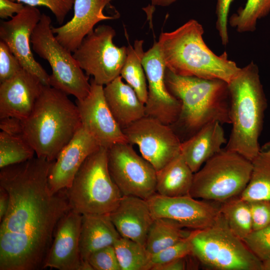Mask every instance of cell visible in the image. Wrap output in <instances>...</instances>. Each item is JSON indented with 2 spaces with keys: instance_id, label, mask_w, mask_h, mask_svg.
<instances>
[{
  "instance_id": "1",
  "label": "cell",
  "mask_w": 270,
  "mask_h": 270,
  "mask_svg": "<svg viewBox=\"0 0 270 270\" xmlns=\"http://www.w3.org/2000/svg\"><path fill=\"white\" fill-rule=\"evenodd\" d=\"M53 162L36 156L0 168L10 202L0 221V270L44 269L56 226L71 210L66 189L49 188Z\"/></svg>"
},
{
  "instance_id": "2",
  "label": "cell",
  "mask_w": 270,
  "mask_h": 270,
  "mask_svg": "<svg viewBox=\"0 0 270 270\" xmlns=\"http://www.w3.org/2000/svg\"><path fill=\"white\" fill-rule=\"evenodd\" d=\"M64 92L44 86L30 114L0 120V128L20 136L40 158L54 161L82 126L79 112Z\"/></svg>"
},
{
  "instance_id": "3",
  "label": "cell",
  "mask_w": 270,
  "mask_h": 270,
  "mask_svg": "<svg viewBox=\"0 0 270 270\" xmlns=\"http://www.w3.org/2000/svg\"><path fill=\"white\" fill-rule=\"evenodd\" d=\"M204 29L191 19L170 32H162L158 44L166 68L180 76L220 80L229 83L240 68L224 52L214 54L206 44Z\"/></svg>"
},
{
  "instance_id": "4",
  "label": "cell",
  "mask_w": 270,
  "mask_h": 270,
  "mask_svg": "<svg viewBox=\"0 0 270 270\" xmlns=\"http://www.w3.org/2000/svg\"><path fill=\"white\" fill-rule=\"evenodd\" d=\"M165 80L168 91L180 102L178 118L173 126L184 134L185 140L210 122L230 124L226 82L180 76L168 68Z\"/></svg>"
},
{
  "instance_id": "5",
  "label": "cell",
  "mask_w": 270,
  "mask_h": 270,
  "mask_svg": "<svg viewBox=\"0 0 270 270\" xmlns=\"http://www.w3.org/2000/svg\"><path fill=\"white\" fill-rule=\"evenodd\" d=\"M228 84L232 128L224 148L252 162L260 148L258 140L267 108L257 66L251 62L240 68Z\"/></svg>"
},
{
  "instance_id": "6",
  "label": "cell",
  "mask_w": 270,
  "mask_h": 270,
  "mask_svg": "<svg viewBox=\"0 0 270 270\" xmlns=\"http://www.w3.org/2000/svg\"><path fill=\"white\" fill-rule=\"evenodd\" d=\"M108 148L100 146L83 162L66 193L72 210L84 214H109L122 196L108 166Z\"/></svg>"
},
{
  "instance_id": "7",
  "label": "cell",
  "mask_w": 270,
  "mask_h": 270,
  "mask_svg": "<svg viewBox=\"0 0 270 270\" xmlns=\"http://www.w3.org/2000/svg\"><path fill=\"white\" fill-rule=\"evenodd\" d=\"M192 254L214 270H262V262L230 229L220 212L214 222L190 232Z\"/></svg>"
},
{
  "instance_id": "8",
  "label": "cell",
  "mask_w": 270,
  "mask_h": 270,
  "mask_svg": "<svg viewBox=\"0 0 270 270\" xmlns=\"http://www.w3.org/2000/svg\"><path fill=\"white\" fill-rule=\"evenodd\" d=\"M252 170L251 161L223 148L194 173L190 196L220 203L239 196L248 184Z\"/></svg>"
},
{
  "instance_id": "9",
  "label": "cell",
  "mask_w": 270,
  "mask_h": 270,
  "mask_svg": "<svg viewBox=\"0 0 270 270\" xmlns=\"http://www.w3.org/2000/svg\"><path fill=\"white\" fill-rule=\"evenodd\" d=\"M51 24V18L42 14L32 34V49L40 58L48 61L52 68L50 86L74 96L76 100H82L90 91L88 76L80 68L72 52L56 40Z\"/></svg>"
},
{
  "instance_id": "10",
  "label": "cell",
  "mask_w": 270,
  "mask_h": 270,
  "mask_svg": "<svg viewBox=\"0 0 270 270\" xmlns=\"http://www.w3.org/2000/svg\"><path fill=\"white\" fill-rule=\"evenodd\" d=\"M115 30L101 24L86 36L72 55L86 76L98 84L106 86L120 76L126 55V46L113 42Z\"/></svg>"
},
{
  "instance_id": "11",
  "label": "cell",
  "mask_w": 270,
  "mask_h": 270,
  "mask_svg": "<svg viewBox=\"0 0 270 270\" xmlns=\"http://www.w3.org/2000/svg\"><path fill=\"white\" fill-rule=\"evenodd\" d=\"M108 166L112 178L122 196L147 200L156 192V170L128 142L108 148Z\"/></svg>"
},
{
  "instance_id": "12",
  "label": "cell",
  "mask_w": 270,
  "mask_h": 270,
  "mask_svg": "<svg viewBox=\"0 0 270 270\" xmlns=\"http://www.w3.org/2000/svg\"><path fill=\"white\" fill-rule=\"evenodd\" d=\"M128 142L159 170L180 154L182 141L170 126L145 116L122 129Z\"/></svg>"
},
{
  "instance_id": "13",
  "label": "cell",
  "mask_w": 270,
  "mask_h": 270,
  "mask_svg": "<svg viewBox=\"0 0 270 270\" xmlns=\"http://www.w3.org/2000/svg\"><path fill=\"white\" fill-rule=\"evenodd\" d=\"M147 201L154 219L171 220L192 230L208 228L220 214V202L190 196L168 197L156 192Z\"/></svg>"
},
{
  "instance_id": "14",
  "label": "cell",
  "mask_w": 270,
  "mask_h": 270,
  "mask_svg": "<svg viewBox=\"0 0 270 270\" xmlns=\"http://www.w3.org/2000/svg\"><path fill=\"white\" fill-rule=\"evenodd\" d=\"M142 64L148 82L146 116L168 126L174 124L180 113V100L168 91L165 80L166 66L158 42L144 52Z\"/></svg>"
},
{
  "instance_id": "15",
  "label": "cell",
  "mask_w": 270,
  "mask_h": 270,
  "mask_svg": "<svg viewBox=\"0 0 270 270\" xmlns=\"http://www.w3.org/2000/svg\"><path fill=\"white\" fill-rule=\"evenodd\" d=\"M42 14L35 6L26 5L10 20L0 24V39L9 47L23 68L50 86V74L35 60L30 48L32 34L40 20Z\"/></svg>"
},
{
  "instance_id": "16",
  "label": "cell",
  "mask_w": 270,
  "mask_h": 270,
  "mask_svg": "<svg viewBox=\"0 0 270 270\" xmlns=\"http://www.w3.org/2000/svg\"><path fill=\"white\" fill-rule=\"evenodd\" d=\"M90 83L88 96L76 100L82 126L100 146L108 148L117 144L128 142L106 102L104 86L96 84L92 78Z\"/></svg>"
},
{
  "instance_id": "17",
  "label": "cell",
  "mask_w": 270,
  "mask_h": 270,
  "mask_svg": "<svg viewBox=\"0 0 270 270\" xmlns=\"http://www.w3.org/2000/svg\"><path fill=\"white\" fill-rule=\"evenodd\" d=\"M82 214L72 209L59 222L44 269L92 270L82 260L79 240Z\"/></svg>"
},
{
  "instance_id": "18",
  "label": "cell",
  "mask_w": 270,
  "mask_h": 270,
  "mask_svg": "<svg viewBox=\"0 0 270 270\" xmlns=\"http://www.w3.org/2000/svg\"><path fill=\"white\" fill-rule=\"evenodd\" d=\"M100 147L82 126L52 162L48 176L50 191L56 193L69 188L83 162Z\"/></svg>"
},
{
  "instance_id": "19",
  "label": "cell",
  "mask_w": 270,
  "mask_h": 270,
  "mask_svg": "<svg viewBox=\"0 0 270 270\" xmlns=\"http://www.w3.org/2000/svg\"><path fill=\"white\" fill-rule=\"evenodd\" d=\"M44 86L38 76L23 68L0 83V120L28 117Z\"/></svg>"
},
{
  "instance_id": "20",
  "label": "cell",
  "mask_w": 270,
  "mask_h": 270,
  "mask_svg": "<svg viewBox=\"0 0 270 270\" xmlns=\"http://www.w3.org/2000/svg\"><path fill=\"white\" fill-rule=\"evenodd\" d=\"M112 0H74V13L72 19L61 26H52L56 40L68 50L74 52L98 22L116 18L104 12L106 6Z\"/></svg>"
},
{
  "instance_id": "21",
  "label": "cell",
  "mask_w": 270,
  "mask_h": 270,
  "mask_svg": "<svg viewBox=\"0 0 270 270\" xmlns=\"http://www.w3.org/2000/svg\"><path fill=\"white\" fill-rule=\"evenodd\" d=\"M109 215L120 236L145 246L154 220L147 200L122 196L118 206Z\"/></svg>"
},
{
  "instance_id": "22",
  "label": "cell",
  "mask_w": 270,
  "mask_h": 270,
  "mask_svg": "<svg viewBox=\"0 0 270 270\" xmlns=\"http://www.w3.org/2000/svg\"><path fill=\"white\" fill-rule=\"evenodd\" d=\"M226 142L224 131L218 122H210L182 141L180 154L194 173L220 152Z\"/></svg>"
},
{
  "instance_id": "23",
  "label": "cell",
  "mask_w": 270,
  "mask_h": 270,
  "mask_svg": "<svg viewBox=\"0 0 270 270\" xmlns=\"http://www.w3.org/2000/svg\"><path fill=\"white\" fill-rule=\"evenodd\" d=\"M106 102L122 129L146 116L145 104L120 76L104 87Z\"/></svg>"
},
{
  "instance_id": "24",
  "label": "cell",
  "mask_w": 270,
  "mask_h": 270,
  "mask_svg": "<svg viewBox=\"0 0 270 270\" xmlns=\"http://www.w3.org/2000/svg\"><path fill=\"white\" fill-rule=\"evenodd\" d=\"M120 236L109 214H82L79 247L83 262L90 266L88 260L92 253L114 245Z\"/></svg>"
},
{
  "instance_id": "25",
  "label": "cell",
  "mask_w": 270,
  "mask_h": 270,
  "mask_svg": "<svg viewBox=\"0 0 270 270\" xmlns=\"http://www.w3.org/2000/svg\"><path fill=\"white\" fill-rule=\"evenodd\" d=\"M194 174L180 154L156 171V193L168 197L190 196Z\"/></svg>"
},
{
  "instance_id": "26",
  "label": "cell",
  "mask_w": 270,
  "mask_h": 270,
  "mask_svg": "<svg viewBox=\"0 0 270 270\" xmlns=\"http://www.w3.org/2000/svg\"><path fill=\"white\" fill-rule=\"evenodd\" d=\"M252 162L250 180L239 196L248 202L270 200V142L260 146Z\"/></svg>"
},
{
  "instance_id": "27",
  "label": "cell",
  "mask_w": 270,
  "mask_h": 270,
  "mask_svg": "<svg viewBox=\"0 0 270 270\" xmlns=\"http://www.w3.org/2000/svg\"><path fill=\"white\" fill-rule=\"evenodd\" d=\"M142 40H135L134 46L129 45L127 55L120 76L135 91L140 100L146 104L148 98L146 78L142 61L144 52Z\"/></svg>"
},
{
  "instance_id": "28",
  "label": "cell",
  "mask_w": 270,
  "mask_h": 270,
  "mask_svg": "<svg viewBox=\"0 0 270 270\" xmlns=\"http://www.w3.org/2000/svg\"><path fill=\"white\" fill-rule=\"evenodd\" d=\"M184 228L171 220L154 219L147 236L146 248L153 254L175 244L190 235L191 231Z\"/></svg>"
},
{
  "instance_id": "29",
  "label": "cell",
  "mask_w": 270,
  "mask_h": 270,
  "mask_svg": "<svg viewBox=\"0 0 270 270\" xmlns=\"http://www.w3.org/2000/svg\"><path fill=\"white\" fill-rule=\"evenodd\" d=\"M220 212L231 231L241 240L252 230L248 202L239 196L221 202Z\"/></svg>"
},
{
  "instance_id": "30",
  "label": "cell",
  "mask_w": 270,
  "mask_h": 270,
  "mask_svg": "<svg viewBox=\"0 0 270 270\" xmlns=\"http://www.w3.org/2000/svg\"><path fill=\"white\" fill-rule=\"evenodd\" d=\"M113 246L121 270H150L152 254L145 246L122 236Z\"/></svg>"
},
{
  "instance_id": "31",
  "label": "cell",
  "mask_w": 270,
  "mask_h": 270,
  "mask_svg": "<svg viewBox=\"0 0 270 270\" xmlns=\"http://www.w3.org/2000/svg\"><path fill=\"white\" fill-rule=\"evenodd\" d=\"M34 154L32 148L20 136L1 130L0 168L27 161Z\"/></svg>"
},
{
  "instance_id": "32",
  "label": "cell",
  "mask_w": 270,
  "mask_h": 270,
  "mask_svg": "<svg viewBox=\"0 0 270 270\" xmlns=\"http://www.w3.org/2000/svg\"><path fill=\"white\" fill-rule=\"evenodd\" d=\"M270 12V0H247L229 18L230 26L240 33L254 32L258 20Z\"/></svg>"
},
{
  "instance_id": "33",
  "label": "cell",
  "mask_w": 270,
  "mask_h": 270,
  "mask_svg": "<svg viewBox=\"0 0 270 270\" xmlns=\"http://www.w3.org/2000/svg\"><path fill=\"white\" fill-rule=\"evenodd\" d=\"M242 240L262 262L270 258V224L262 228L252 230Z\"/></svg>"
},
{
  "instance_id": "34",
  "label": "cell",
  "mask_w": 270,
  "mask_h": 270,
  "mask_svg": "<svg viewBox=\"0 0 270 270\" xmlns=\"http://www.w3.org/2000/svg\"><path fill=\"white\" fill-rule=\"evenodd\" d=\"M192 231V230H191ZM192 254L190 233L186 238L151 256V268Z\"/></svg>"
},
{
  "instance_id": "35",
  "label": "cell",
  "mask_w": 270,
  "mask_h": 270,
  "mask_svg": "<svg viewBox=\"0 0 270 270\" xmlns=\"http://www.w3.org/2000/svg\"><path fill=\"white\" fill-rule=\"evenodd\" d=\"M88 262L92 270H121L113 245L94 252Z\"/></svg>"
},
{
  "instance_id": "36",
  "label": "cell",
  "mask_w": 270,
  "mask_h": 270,
  "mask_svg": "<svg viewBox=\"0 0 270 270\" xmlns=\"http://www.w3.org/2000/svg\"><path fill=\"white\" fill-rule=\"evenodd\" d=\"M22 67L8 46L0 40V83L14 76Z\"/></svg>"
},
{
  "instance_id": "37",
  "label": "cell",
  "mask_w": 270,
  "mask_h": 270,
  "mask_svg": "<svg viewBox=\"0 0 270 270\" xmlns=\"http://www.w3.org/2000/svg\"><path fill=\"white\" fill-rule=\"evenodd\" d=\"M36 7L44 6L54 15L57 22L62 24L74 6V0H11Z\"/></svg>"
},
{
  "instance_id": "38",
  "label": "cell",
  "mask_w": 270,
  "mask_h": 270,
  "mask_svg": "<svg viewBox=\"0 0 270 270\" xmlns=\"http://www.w3.org/2000/svg\"><path fill=\"white\" fill-rule=\"evenodd\" d=\"M252 216V230L262 228L270 224V200L248 202Z\"/></svg>"
},
{
  "instance_id": "39",
  "label": "cell",
  "mask_w": 270,
  "mask_h": 270,
  "mask_svg": "<svg viewBox=\"0 0 270 270\" xmlns=\"http://www.w3.org/2000/svg\"><path fill=\"white\" fill-rule=\"evenodd\" d=\"M233 0H217L216 14V28L222 44L226 46L228 43L229 36L228 24L230 6Z\"/></svg>"
},
{
  "instance_id": "40",
  "label": "cell",
  "mask_w": 270,
  "mask_h": 270,
  "mask_svg": "<svg viewBox=\"0 0 270 270\" xmlns=\"http://www.w3.org/2000/svg\"><path fill=\"white\" fill-rule=\"evenodd\" d=\"M198 260L192 254L154 267L152 270H184L196 269ZM200 264V263H199Z\"/></svg>"
},
{
  "instance_id": "41",
  "label": "cell",
  "mask_w": 270,
  "mask_h": 270,
  "mask_svg": "<svg viewBox=\"0 0 270 270\" xmlns=\"http://www.w3.org/2000/svg\"><path fill=\"white\" fill-rule=\"evenodd\" d=\"M25 6L22 2L11 0H0V18L2 19L10 18L20 12Z\"/></svg>"
},
{
  "instance_id": "42",
  "label": "cell",
  "mask_w": 270,
  "mask_h": 270,
  "mask_svg": "<svg viewBox=\"0 0 270 270\" xmlns=\"http://www.w3.org/2000/svg\"><path fill=\"white\" fill-rule=\"evenodd\" d=\"M9 202L8 194L4 188L0 186V221L7 212Z\"/></svg>"
},
{
  "instance_id": "43",
  "label": "cell",
  "mask_w": 270,
  "mask_h": 270,
  "mask_svg": "<svg viewBox=\"0 0 270 270\" xmlns=\"http://www.w3.org/2000/svg\"><path fill=\"white\" fill-rule=\"evenodd\" d=\"M154 6H168L177 0H150Z\"/></svg>"
},
{
  "instance_id": "44",
  "label": "cell",
  "mask_w": 270,
  "mask_h": 270,
  "mask_svg": "<svg viewBox=\"0 0 270 270\" xmlns=\"http://www.w3.org/2000/svg\"><path fill=\"white\" fill-rule=\"evenodd\" d=\"M262 270H270V258L262 261Z\"/></svg>"
}]
</instances>
